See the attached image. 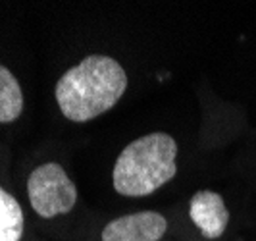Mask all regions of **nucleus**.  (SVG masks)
<instances>
[{"mask_svg":"<svg viewBox=\"0 0 256 241\" xmlns=\"http://www.w3.org/2000/svg\"><path fill=\"white\" fill-rule=\"evenodd\" d=\"M126 89L124 66L106 54H90L58 79L54 95L60 112L83 124L114 108Z\"/></svg>","mask_w":256,"mask_h":241,"instance_id":"obj_1","label":"nucleus"},{"mask_svg":"<svg viewBox=\"0 0 256 241\" xmlns=\"http://www.w3.org/2000/svg\"><path fill=\"white\" fill-rule=\"evenodd\" d=\"M176 158L178 143L170 133L154 131L131 141L114 164V189L124 197L150 195L178 174Z\"/></svg>","mask_w":256,"mask_h":241,"instance_id":"obj_2","label":"nucleus"},{"mask_svg":"<svg viewBox=\"0 0 256 241\" xmlns=\"http://www.w3.org/2000/svg\"><path fill=\"white\" fill-rule=\"evenodd\" d=\"M27 197L40 218H56L74 210L77 203V187L62 164L44 162L37 166L27 178Z\"/></svg>","mask_w":256,"mask_h":241,"instance_id":"obj_3","label":"nucleus"},{"mask_svg":"<svg viewBox=\"0 0 256 241\" xmlns=\"http://www.w3.org/2000/svg\"><path fill=\"white\" fill-rule=\"evenodd\" d=\"M168 220L156 210H141L114 218L102 229V241H160Z\"/></svg>","mask_w":256,"mask_h":241,"instance_id":"obj_4","label":"nucleus"},{"mask_svg":"<svg viewBox=\"0 0 256 241\" xmlns=\"http://www.w3.org/2000/svg\"><path fill=\"white\" fill-rule=\"evenodd\" d=\"M191 222L200 229L206 239H218L230 224V210L222 195L216 191H196L189 201Z\"/></svg>","mask_w":256,"mask_h":241,"instance_id":"obj_5","label":"nucleus"},{"mask_svg":"<svg viewBox=\"0 0 256 241\" xmlns=\"http://www.w3.org/2000/svg\"><path fill=\"white\" fill-rule=\"evenodd\" d=\"M24 110V93L12 72L0 64V124L18 120Z\"/></svg>","mask_w":256,"mask_h":241,"instance_id":"obj_6","label":"nucleus"},{"mask_svg":"<svg viewBox=\"0 0 256 241\" xmlns=\"http://www.w3.org/2000/svg\"><path fill=\"white\" fill-rule=\"evenodd\" d=\"M24 210L4 187H0V241H22L24 235Z\"/></svg>","mask_w":256,"mask_h":241,"instance_id":"obj_7","label":"nucleus"}]
</instances>
